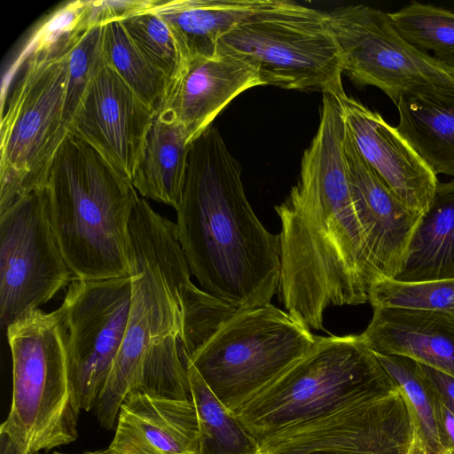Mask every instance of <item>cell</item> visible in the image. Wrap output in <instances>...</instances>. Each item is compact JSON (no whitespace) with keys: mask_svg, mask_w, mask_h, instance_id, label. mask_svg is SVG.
<instances>
[{"mask_svg":"<svg viewBox=\"0 0 454 454\" xmlns=\"http://www.w3.org/2000/svg\"><path fill=\"white\" fill-rule=\"evenodd\" d=\"M0 454H20L14 442L0 432Z\"/></svg>","mask_w":454,"mask_h":454,"instance_id":"cell-36","label":"cell"},{"mask_svg":"<svg viewBox=\"0 0 454 454\" xmlns=\"http://www.w3.org/2000/svg\"><path fill=\"white\" fill-rule=\"evenodd\" d=\"M397 33L411 46L454 68V12L442 7L412 3L388 12Z\"/></svg>","mask_w":454,"mask_h":454,"instance_id":"cell-27","label":"cell"},{"mask_svg":"<svg viewBox=\"0 0 454 454\" xmlns=\"http://www.w3.org/2000/svg\"><path fill=\"white\" fill-rule=\"evenodd\" d=\"M150 4L151 0H90L91 27L123 20Z\"/></svg>","mask_w":454,"mask_h":454,"instance_id":"cell-33","label":"cell"},{"mask_svg":"<svg viewBox=\"0 0 454 454\" xmlns=\"http://www.w3.org/2000/svg\"><path fill=\"white\" fill-rule=\"evenodd\" d=\"M176 233L201 288L236 307L270 303L280 278V235L261 223L241 180V167L217 127L190 145Z\"/></svg>","mask_w":454,"mask_h":454,"instance_id":"cell-2","label":"cell"},{"mask_svg":"<svg viewBox=\"0 0 454 454\" xmlns=\"http://www.w3.org/2000/svg\"><path fill=\"white\" fill-rule=\"evenodd\" d=\"M326 16L342 55L343 73L355 83L379 88L395 106L418 88H454V68L407 43L388 12L351 4Z\"/></svg>","mask_w":454,"mask_h":454,"instance_id":"cell-11","label":"cell"},{"mask_svg":"<svg viewBox=\"0 0 454 454\" xmlns=\"http://www.w3.org/2000/svg\"><path fill=\"white\" fill-rule=\"evenodd\" d=\"M454 454V453H453Z\"/></svg>","mask_w":454,"mask_h":454,"instance_id":"cell-39","label":"cell"},{"mask_svg":"<svg viewBox=\"0 0 454 454\" xmlns=\"http://www.w3.org/2000/svg\"><path fill=\"white\" fill-rule=\"evenodd\" d=\"M418 369L429 390L454 413V377L419 362Z\"/></svg>","mask_w":454,"mask_h":454,"instance_id":"cell-34","label":"cell"},{"mask_svg":"<svg viewBox=\"0 0 454 454\" xmlns=\"http://www.w3.org/2000/svg\"><path fill=\"white\" fill-rule=\"evenodd\" d=\"M217 50L254 67L263 86L344 92L342 55L317 9L277 0L224 35Z\"/></svg>","mask_w":454,"mask_h":454,"instance_id":"cell-8","label":"cell"},{"mask_svg":"<svg viewBox=\"0 0 454 454\" xmlns=\"http://www.w3.org/2000/svg\"><path fill=\"white\" fill-rule=\"evenodd\" d=\"M187 369L198 419L199 454H262L260 442L238 414L218 399L192 364Z\"/></svg>","mask_w":454,"mask_h":454,"instance_id":"cell-24","label":"cell"},{"mask_svg":"<svg viewBox=\"0 0 454 454\" xmlns=\"http://www.w3.org/2000/svg\"><path fill=\"white\" fill-rule=\"evenodd\" d=\"M454 278V180L438 183L411 234L394 279L422 282Z\"/></svg>","mask_w":454,"mask_h":454,"instance_id":"cell-22","label":"cell"},{"mask_svg":"<svg viewBox=\"0 0 454 454\" xmlns=\"http://www.w3.org/2000/svg\"><path fill=\"white\" fill-rule=\"evenodd\" d=\"M136 389L161 397L192 399L178 333L165 335L150 346L145 356L141 381Z\"/></svg>","mask_w":454,"mask_h":454,"instance_id":"cell-30","label":"cell"},{"mask_svg":"<svg viewBox=\"0 0 454 454\" xmlns=\"http://www.w3.org/2000/svg\"><path fill=\"white\" fill-rule=\"evenodd\" d=\"M50 215L46 187L0 212V321L8 327L70 281Z\"/></svg>","mask_w":454,"mask_h":454,"instance_id":"cell-12","label":"cell"},{"mask_svg":"<svg viewBox=\"0 0 454 454\" xmlns=\"http://www.w3.org/2000/svg\"><path fill=\"white\" fill-rule=\"evenodd\" d=\"M33 454H40V452H37V453H33Z\"/></svg>","mask_w":454,"mask_h":454,"instance_id":"cell-38","label":"cell"},{"mask_svg":"<svg viewBox=\"0 0 454 454\" xmlns=\"http://www.w3.org/2000/svg\"><path fill=\"white\" fill-rule=\"evenodd\" d=\"M277 0H152L189 59L211 58L220 39Z\"/></svg>","mask_w":454,"mask_h":454,"instance_id":"cell-20","label":"cell"},{"mask_svg":"<svg viewBox=\"0 0 454 454\" xmlns=\"http://www.w3.org/2000/svg\"><path fill=\"white\" fill-rule=\"evenodd\" d=\"M256 86L263 84L254 67L217 50L211 58L189 59L180 75L168 83L156 114L177 121L192 144L229 103Z\"/></svg>","mask_w":454,"mask_h":454,"instance_id":"cell-17","label":"cell"},{"mask_svg":"<svg viewBox=\"0 0 454 454\" xmlns=\"http://www.w3.org/2000/svg\"><path fill=\"white\" fill-rule=\"evenodd\" d=\"M341 111L325 106L300 177L275 210L281 221L278 293L286 311L324 328L329 306L368 301L377 281L349 187Z\"/></svg>","mask_w":454,"mask_h":454,"instance_id":"cell-1","label":"cell"},{"mask_svg":"<svg viewBox=\"0 0 454 454\" xmlns=\"http://www.w3.org/2000/svg\"><path fill=\"white\" fill-rule=\"evenodd\" d=\"M156 113L106 62L91 81L69 125L131 182Z\"/></svg>","mask_w":454,"mask_h":454,"instance_id":"cell-14","label":"cell"},{"mask_svg":"<svg viewBox=\"0 0 454 454\" xmlns=\"http://www.w3.org/2000/svg\"><path fill=\"white\" fill-rule=\"evenodd\" d=\"M12 362L9 414L1 424L20 454L78 438L82 410L72 380L58 309H35L6 328Z\"/></svg>","mask_w":454,"mask_h":454,"instance_id":"cell-5","label":"cell"},{"mask_svg":"<svg viewBox=\"0 0 454 454\" xmlns=\"http://www.w3.org/2000/svg\"><path fill=\"white\" fill-rule=\"evenodd\" d=\"M372 318L359 335L373 353L398 355L454 377V315L372 307Z\"/></svg>","mask_w":454,"mask_h":454,"instance_id":"cell-19","label":"cell"},{"mask_svg":"<svg viewBox=\"0 0 454 454\" xmlns=\"http://www.w3.org/2000/svg\"><path fill=\"white\" fill-rule=\"evenodd\" d=\"M394 384L359 335L317 336L300 359L236 413L261 443L279 429Z\"/></svg>","mask_w":454,"mask_h":454,"instance_id":"cell-6","label":"cell"},{"mask_svg":"<svg viewBox=\"0 0 454 454\" xmlns=\"http://www.w3.org/2000/svg\"><path fill=\"white\" fill-rule=\"evenodd\" d=\"M374 355L404 396L425 453L445 454L438 436L433 397L419 372L418 362L398 355Z\"/></svg>","mask_w":454,"mask_h":454,"instance_id":"cell-28","label":"cell"},{"mask_svg":"<svg viewBox=\"0 0 454 454\" xmlns=\"http://www.w3.org/2000/svg\"><path fill=\"white\" fill-rule=\"evenodd\" d=\"M103 26L90 27L68 56L64 117L69 129L91 81L106 63L102 50Z\"/></svg>","mask_w":454,"mask_h":454,"instance_id":"cell-32","label":"cell"},{"mask_svg":"<svg viewBox=\"0 0 454 454\" xmlns=\"http://www.w3.org/2000/svg\"><path fill=\"white\" fill-rule=\"evenodd\" d=\"M344 154L353 203L377 281L394 279L422 214L409 209L398 200L363 158L347 128Z\"/></svg>","mask_w":454,"mask_h":454,"instance_id":"cell-15","label":"cell"},{"mask_svg":"<svg viewBox=\"0 0 454 454\" xmlns=\"http://www.w3.org/2000/svg\"><path fill=\"white\" fill-rule=\"evenodd\" d=\"M53 454H66V453L54 452ZM82 454H105V450H96V451H87Z\"/></svg>","mask_w":454,"mask_h":454,"instance_id":"cell-37","label":"cell"},{"mask_svg":"<svg viewBox=\"0 0 454 454\" xmlns=\"http://www.w3.org/2000/svg\"><path fill=\"white\" fill-rule=\"evenodd\" d=\"M130 276L70 284L58 309L82 410L95 407L121 349L131 305Z\"/></svg>","mask_w":454,"mask_h":454,"instance_id":"cell-13","label":"cell"},{"mask_svg":"<svg viewBox=\"0 0 454 454\" xmlns=\"http://www.w3.org/2000/svg\"><path fill=\"white\" fill-rule=\"evenodd\" d=\"M396 106L400 134L436 176L454 177V88H418Z\"/></svg>","mask_w":454,"mask_h":454,"instance_id":"cell-21","label":"cell"},{"mask_svg":"<svg viewBox=\"0 0 454 454\" xmlns=\"http://www.w3.org/2000/svg\"><path fill=\"white\" fill-rule=\"evenodd\" d=\"M149 7L121 23L144 57L169 83L184 71L189 58L168 25Z\"/></svg>","mask_w":454,"mask_h":454,"instance_id":"cell-29","label":"cell"},{"mask_svg":"<svg viewBox=\"0 0 454 454\" xmlns=\"http://www.w3.org/2000/svg\"><path fill=\"white\" fill-rule=\"evenodd\" d=\"M102 50L106 62L157 113L168 82L144 57L121 21L103 26Z\"/></svg>","mask_w":454,"mask_h":454,"instance_id":"cell-26","label":"cell"},{"mask_svg":"<svg viewBox=\"0 0 454 454\" xmlns=\"http://www.w3.org/2000/svg\"><path fill=\"white\" fill-rule=\"evenodd\" d=\"M421 442L398 387L364 393L268 435L262 454H411Z\"/></svg>","mask_w":454,"mask_h":454,"instance_id":"cell-10","label":"cell"},{"mask_svg":"<svg viewBox=\"0 0 454 454\" xmlns=\"http://www.w3.org/2000/svg\"><path fill=\"white\" fill-rule=\"evenodd\" d=\"M346 128L357 150L398 200L423 214L436 185V175L396 128L345 91L336 95Z\"/></svg>","mask_w":454,"mask_h":454,"instance_id":"cell-16","label":"cell"},{"mask_svg":"<svg viewBox=\"0 0 454 454\" xmlns=\"http://www.w3.org/2000/svg\"><path fill=\"white\" fill-rule=\"evenodd\" d=\"M68 56L28 57L1 97L0 212L46 187L69 133L64 117Z\"/></svg>","mask_w":454,"mask_h":454,"instance_id":"cell-7","label":"cell"},{"mask_svg":"<svg viewBox=\"0 0 454 454\" xmlns=\"http://www.w3.org/2000/svg\"><path fill=\"white\" fill-rule=\"evenodd\" d=\"M429 389V388H428ZM439 440L445 454L454 453V413L430 391Z\"/></svg>","mask_w":454,"mask_h":454,"instance_id":"cell-35","label":"cell"},{"mask_svg":"<svg viewBox=\"0 0 454 454\" xmlns=\"http://www.w3.org/2000/svg\"><path fill=\"white\" fill-rule=\"evenodd\" d=\"M110 454H199V427L192 399L131 390L122 402Z\"/></svg>","mask_w":454,"mask_h":454,"instance_id":"cell-18","label":"cell"},{"mask_svg":"<svg viewBox=\"0 0 454 454\" xmlns=\"http://www.w3.org/2000/svg\"><path fill=\"white\" fill-rule=\"evenodd\" d=\"M316 340L310 328L269 303L236 311L187 364L237 412Z\"/></svg>","mask_w":454,"mask_h":454,"instance_id":"cell-9","label":"cell"},{"mask_svg":"<svg viewBox=\"0 0 454 454\" xmlns=\"http://www.w3.org/2000/svg\"><path fill=\"white\" fill-rule=\"evenodd\" d=\"M191 143L173 117L156 114L132 184L144 197L176 209L185 181Z\"/></svg>","mask_w":454,"mask_h":454,"instance_id":"cell-23","label":"cell"},{"mask_svg":"<svg viewBox=\"0 0 454 454\" xmlns=\"http://www.w3.org/2000/svg\"><path fill=\"white\" fill-rule=\"evenodd\" d=\"M46 190L51 224L75 278L129 277V222L139 200L132 182L92 145L68 133Z\"/></svg>","mask_w":454,"mask_h":454,"instance_id":"cell-4","label":"cell"},{"mask_svg":"<svg viewBox=\"0 0 454 454\" xmlns=\"http://www.w3.org/2000/svg\"><path fill=\"white\" fill-rule=\"evenodd\" d=\"M131 305L124 339L95 405L101 427L113 429L127 395L138 387L145 354L160 338L180 336L181 312L204 291L192 275L176 223L139 199L129 222Z\"/></svg>","mask_w":454,"mask_h":454,"instance_id":"cell-3","label":"cell"},{"mask_svg":"<svg viewBox=\"0 0 454 454\" xmlns=\"http://www.w3.org/2000/svg\"><path fill=\"white\" fill-rule=\"evenodd\" d=\"M90 0L60 4L46 14L26 36L3 75L1 96L20 66L30 56L56 59L68 55L90 28Z\"/></svg>","mask_w":454,"mask_h":454,"instance_id":"cell-25","label":"cell"},{"mask_svg":"<svg viewBox=\"0 0 454 454\" xmlns=\"http://www.w3.org/2000/svg\"><path fill=\"white\" fill-rule=\"evenodd\" d=\"M368 301L372 307L454 315V278L422 282L381 279L371 286Z\"/></svg>","mask_w":454,"mask_h":454,"instance_id":"cell-31","label":"cell"}]
</instances>
